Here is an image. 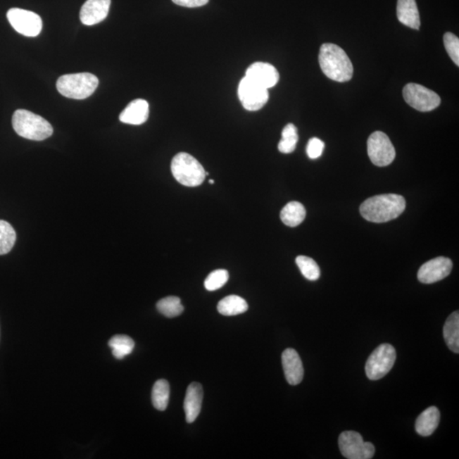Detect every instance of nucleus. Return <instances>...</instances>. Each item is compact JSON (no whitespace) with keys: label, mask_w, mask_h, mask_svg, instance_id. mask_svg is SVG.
Listing matches in <instances>:
<instances>
[{"label":"nucleus","mask_w":459,"mask_h":459,"mask_svg":"<svg viewBox=\"0 0 459 459\" xmlns=\"http://www.w3.org/2000/svg\"><path fill=\"white\" fill-rule=\"evenodd\" d=\"M246 77L266 89L274 87L279 81V73L272 65L256 63L250 65L246 71Z\"/></svg>","instance_id":"obj_13"},{"label":"nucleus","mask_w":459,"mask_h":459,"mask_svg":"<svg viewBox=\"0 0 459 459\" xmlns=\"http://www.w3.org/2000/svg\"><path fill=\"white\" fill-rule=\"evenodd\" d=\"M282 367L285 378L291 385L301 383L304 378V367L298 352L294 349H287L282 355Z\"/></svg>","instance_id":"obj_15"},{"label":"nucleus","mask_w":459,"mask_h":459,"mask_svg":"<svg viewBox=\"0 0 459 459\" xmlns=\"http://www.w3.org/2000/svg\"><path fill=\"white\" fill-rule=\"evenodd\" d=\"M340 452L348 459H370L375 456V448L371 442H365L356 432H344L339 437Z\"/></svg>","instance_id":"obj_8"},{"label":"nucleus","mask_w":459,"mask_h":459,"mask_svg":"<svg viewBox=\"0 0 459 459\" xmlns=\"http://www.w3.org/2000/svg\"><path fill=\"white\" fill-rule=\"evenodd\" d=\"M99 85L96 75L89 73H73L59 77L56 82L57 90L65 97L84 100L93 95Z\"/></svg>","instance_id":"obj_4"},{"label":"nucleus","mask_w":459,"mask_h":459,"mask_svg":"<svg viewBox=\"0 0 459 459\" xmlns=\"http://www.w3.org/2000/svg\"><path fill=\"white\" fill-rule=\"evenodd\" d=\"M16 234L13 227L7 221L0 220V256L6 255L13 249Z\"/></svg>","instance_id":"obj_27"},{"label":"nucleus","mask_w":459,"mask_h":459,"mask_svg":"<svg viewBox=\"0 0 459 459\" xmlns=\"http://www.w3.org/2000/svg\"><path fill=\"white\" fill-rule=\"evenodd\" d=\"M217 309L221 315L232 317V315L246 313L249 309V306L244 298L237 296V295H230L219 302Z\"/></svg>","instance_id":"obj_22"},{"label":"nucleus","mask_w":459,"mask_h":459,"mask_svg":"<svg viewBox=\"0 0 459 459\" xmlns=\"http://www.w3.org/2000/svg\"><path fill=\"white\" fill-rule=\"evenodd\" d=\"M452 269V260L446 257H437L421 266L417 272V279L422 284H432L449 276Z\"/></svg>","instance_id":"obj_12"},{"label":"nucleus","mask_w":459,"mask_h":459,"mask_svg":"<svg viewBox=\"0 0 459 459\" xmlns=\"http://www.w3.org/2000/svg\"><path fill=\"white\" fill-rule=\"evenodd\" d=\"M296 264L306 279L315 281L321 276V270L313 259L310 257L301 256L296 258Z\"/></svg>","instance_id":"obj_28"},{"label":"nucleus","mask_w":459,"mask_h":459,"mask_svg":"<svg viewBox=\"0 0 459 459\" xmlns=\"http://www.w3.org/2000/svg\"><path fill=\"white\" fill-rule=\"evenodd\" d=\"M111 0H87L82 6L80 20L84 25L100 23L108 15Z\"/></svg>","instance_id":"obj_14"},{"label":"nucleus","mask_w":459,"mask_h":459,"mask_svg":"<svg viewBox=\"0 0 459 459\" xmlns=\"http://www.w3.org/2000/svg\"><path fill=\"white\" fill-rule=\"evenodd\" d=\"M12 125L16 134L27 140L41 142L53 134L50 122L27 110H16L12 117Z\"/></svg>","instance_id":"obj_3"},{"label":"nucleus","mask_w":459,"mask_h":459,"mask_svg":"<svg viewBox=\"0 0 459 459\" xmlns=\"http://www.w3.org/2000/svg\"><path fill=\"white\" fill-rule=\"evenodd\" d=\"M7 18L12 27L24 36L36 37L42 30V19L34 12L12 8L7 12Z\"/></svg>","instance_id":"obj_10"},{"label":"nucleus","mask_w":459,"mask_h":459,"mask_svg":"<svg viewBox=\"0 0 459 459\" xmlns=\"http://www.w3.org/2000/svg\"><path fill=\"white\" fill-rule=\"evenodd\" d=\"M396 359L395 348L389 344H381L368 358L366 375L370 380H379L386 375L394 366Z\"/></svg>","instance_id":"obj_6"},{"label":"nucleus","mask_w":459,"mask_h":459,"mask_svg":"<svg viewBox=\"0 0 459 459\" xmlns=\"http://www.w3.org/2000/svg\"><path fill=\"white\" fill-rule=\"evenodd\" d=\"M237 93L241 105L250 112L259 111L269 100L268 89L253 83L246 77L240 81Z\"/></svg>","instance_id":"obj_11"},{"label":"nucleus","mask_w":459,"mask_h":459,"mask_svg":"<svg viewBox=\"0 0 459 459\" xmlns=\"http://www.w3.org/2000/svg\"><path fill=\"white\" fill-rule=\"evenodd\" d=\"M203 399V386L199 383L194 382L188 386L184 401V410L188 424L194 423L198 419Z\"/></svg>","instance_id":"obj_16"},{"label":"nucleus","mask_w":459,"mask_h":459,"mask_svg":"<svg viewBox=\"0 0 459 459\" xmlns=\"http://www.w3.org/2000/svg\"><path fill=\"white\" fill-rule=\"evenodd\" d=\"M214 183H215L214 180H210V184H211V185H213V184H214Z\"/></svg>","instance_id":"obj_33"},{"label":"nucleus","mask_w":459,"mask_h":459,"mask_svg":"<svg viewBox=\"0 0 459 459\" xmlns=\"http://www.w3.org/2000/svg\"><path fill=\"white\" fill-rule=\"evenodd\" d=\"M396 15L399 22L403 25L413 28V30H420V16L416 0H398Z\"/></svg>","instance_id":"obj_18"},{"label":"nucleus","mask_w":459,"mask_h":459,"mask_svg":"<svg viewBox=\"0 0 459 459\" xmlns=\"http://www.w3.org/2000/svg\"><path fill=\"white\" fill-rule=\"evenodd\" d=\"M298 141V130L293 124L287 125L282 132V139L278 144L280 153L289 154L296 149Z\"/></svg>","instance_id":"obj_25"},{"label":"nucleus","mask_w":459,"mask_h":459,"mask_svg":"<svg viewBox=\"0 0 459 459\" xmlns=\"http://www.w3.org/2000/svg\"><path fill=\"white\" fill-rule=\"evenodd\" d=\"M405 200L403 196L383 194L364 201L360 207L365 220L374 223H384L395 220L404 212Z\"/></svg>","instance_id":"obj_1"},{"label":"nucleus","mask_w":459,"mask_h":459,"mask_svg":"<svg viewBox=\"0 0 459 459\" xmlns=\"http://www.w3.org/2000/svg\"><path fill=\"white\" fill-rule=\"evenodd\" d=\"M325 142L318 138H311L307 144L306 153L310 159H317L321 157L323 150H325Z\"/></svg>","instance_id":"obj_31"},{"label":"nucleus","mask_w":459,"mask_h":459,"mask_svg":"<svg viewBox=\"0 0 459 459\" xmlns=\"http://www.w3.org/2000/svg\"><path fill=\"white\" fill-rule=\"evenodd\" d=\"M108 346L113 351L115 358L122 360L134 351V342L127 335H115L109 340Z\"/></svg>","instance_id":"obj_24"},{"label":"nucleus","mask_w":459,"mask_h":459,"mask_svg":"<svg viewBox=\"0 0 459 459\" xmlns=\"http://www.w3.org/2000/svg\"><path fill=\"white\" fill-rule=\"evenodd\" d=\"M320 67L329 77L336 82L350 81L353 76V65L342 48L334 44H323L319 52Z\"/></svg>","instance_id":"obj_2"},{"label":"nucleus","mask_w":459,"mask_h":459,"mask_svg":"<svg viewBox=\"0 0 459 459\" xmlns=\"http://www.w3.org/2000/svg\"><path fill=\"white\" fill-rule=\"evenodd\" d=\"M441 413L436 407L425 409L417 417L415 429L422 436H429L434 432L440 423Z\"/></svg>","instance_id":"obj_19"},{"label":"nucleus","mask_w":459,"mask_h":459,"mask_svg":"<svg viewBox=\"0 0 459 459\" xmlns=\"http://www.w3.org/2000/svg\"><path fill=\"white\" fill-rule=\"evenodd\" d=\"M149 117V104L145 100L137 99L131 101L122 111L120 120L125 124L141 125L144 124Z\"/></svg>","instance_id":"obj_17"},{"label":"nucleus","mask_w":459,"mask_h":459,"mask_svg":"<svg viewBox=\"0 0 459 459\" xmlns=\"http://www.w3.org/2000/svg\"><path fill=\"white\" fill-rule=\"evenodd\" d=\"M407 103L420 112H430L441 104V98L436 92L417 84H408L403 89Z\"/></svg>","instance_id":"obj_9"},{"label":"nucleus","mask_w":459,"mask_h":459,"mask_svg":"<svg viewBox=\"0 0 459 459\" xmlns=\"http://www.w3.org/2000/svg\"><path fill=\"white\" fill-rule=\"evenodd\" d=\"M229 279V273L227 270H216L207 277L204 282V287L208 291H215L227 284Z\"/></svg>","instance_id":"obj_29"},{"label":"nucleus","mask_w":459,"mask_h":459,"mask_svg":"<svg viewBox=\"0 0 459 459\" xmlns=\"http://www.w3.org/2000/svg\"><path fill=\"white\" fill-rule=\"evenodd\" d=\"M367 153L371 162L378 167L391 165L396 158L394 146L388 135L381 131H376L368 138Z\"/></svg>","instance_id":"obj_7"},{"label":"nucleus","mask_w":459,"mask_h":459,"mask_svg":"<svg viewBox=\"0 0 459 459\" xmlns=\"http://www.w3.org/2000/svg\"><path fill=\"white\" fill-rule=\"evenodd\" d=\"M444 335L446 344L449 349L454 353H459V313L454 311L446 320Z\"/></svg>","instance_id":"obj_21"},{"label":"nucleus","mask_w":459,"mask_h":459,"mask_svg":"<svg viewBox=\"0 0 459 459\" xmlns=\"http://www.w3.org/2000/svg\"><path fill=\"white\" fill-rule=\"evenodd\" d=\"M172 1L180 6L196 8L207 5L208 0H172Z\"/></svg>","instance_id":"obj_32"},{"label":"nucleus","mask_w":459,"mask_h":459,"mask_svg":"<svg viewBox=\"0 0 459 459\" xmlns=\"http://www.w3.org/2000/svg\"><path fill=\"white\" fill-rule=\"evenodd\" d=\"M157 309L160 313L169 318L178 317L184 311L180 298L175 296H169L160 300L157 303Z\"/></svg>","instance_id":"obj_26"},{"label":"nucleus","mask_w":459,"mask_h":459,"mask_svg":"<svg viewBox=\"0 0 459 459\" xmlns=\"http://www.w3.org/2000/svg\"><path fill=\"white\" fill-rule=\"evenodd\" d=\"M171 172L179 183L188 187L200 186L206 177V171L203 165L187 153L175 156L171 163Z\"/></svg>","instance_id":"obj_5"},{"label":"nucleus","mask_w":459,"mask_h":459,"mask_svg":"<svg viewBox=\"0 0 459 459\" xmlns=\"http://www.w3.org/2000/svg\"><path fill=\"white\" fill-rule=\"evenodd\" d=\"M306 216L304 205L298 202L289 203L282 208L280 214L282 222L290 227H298L304 221Z\"/></svg>","instance_id":"obj_20"},{"label":"nucleus","mask_w":459,"mask_h":459,"mask_svg":"<svg viewBox=\"0 0 459 459\" xmlns=\"http://www.w3.org/2000/svg\"><path fill=\"white\" fill-rule=\"evenodd\" d=\"M170 389L165 379H159L153 385L151 391V401L153 407L158 411H165L169 405Z\"/></svg>","instance_id":"obj_23"},{"label":"nucleus","mask_w":459,"mask_h":459,"mask_svg":"<svg viewBox=\"0 0 459 459\" xmlns=\"http://www.w3.org/2000/svg\"><path fill=\"white\" fill-rule=\"evenodd\" d=\"M444 45L448 54L453 63L459 65V39L452 32H446L444 35Z\"/></svg>","instance_id":"obj_30"}]
</instances>
